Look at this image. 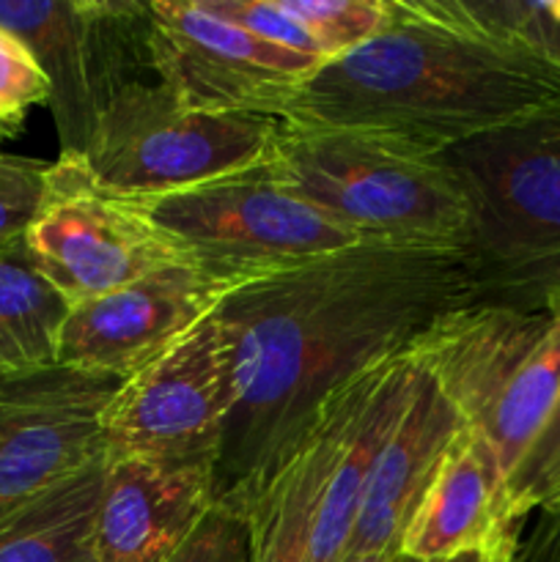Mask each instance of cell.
Masks as SVG:
<instances>
[{"mask_svg":"<svg viewBox=\"0 0 560 562\" xmlns=\"http://www.w3.org/2000/svg\"><path fill=\"white\" fill-rule=\"evenodd\" d=\"M269 170L362 239L467 250L470 201L443 154L280 121Z\"/></svg>","mask_w":560,"mask_h":562,"instance_id":"cell-3","label":"cell"},{"mask_svg":"<svg viewBox=\"0 0 560 562\" xmlns=\"http://www.w3.org/2000/svg\"><path fill=\"white\" fill-rule=\"evenodd\" d=\"M141 203L195 267L236 285L366 241L283 184L269 165Z\"/></svg>","mask_w":560,"mask_h":562,"instance_id":"cell-7","label":"cell"},{"mask_svg":"<svg viewBox=\"0 0 560 562\" xmlns=\"http://www.w3.org/2000/svg\"><path fill=\"white\" fill-rule=\"evenodd\" d=\"M152 69L187 108L280 119L324 60L278 47L206 9L203 0L148 3Z\"/></svg>","mask_w":560,"mask_h":562,"instance_id":"cell-11","label":"cell"},{"mask_svg":"<svg viewBox=\"0 0 560 562\" xmlns=\"http://www.w3.org/2000/svg\"><path fill=\"white\" fill-rule=\"evenodd\" d=\"M168 562H250L247 510L217 499Z\"/></svg>","mask_w":560,"mask_h":562,"instance_id":"cell-25","label":"cell"},{"mask_svg":"<svg viewBox=\"0 0 560 562\" xmlns=\"http://www.w3.org/2000/svg\"><path fill=\"white\" fill-rule=\"evenodd\" d=\"M324 60H338L377 38L390 25V0H280Z\"/></svg>","mask_w":560,"mask_h":562,"instance_id":"cell-21","label":"cell"},{"mask_svg":"<svg viewBox=\"0 0 560 562\" xmlns=\"http://www.w3.org/2000/svg\"><path fill=\"white\" fill-rule=\"evenodd\" d=\"M475 302L467 250L377 239L225 296L217 318L234 340L239 401L220 445L217 499L247 508L344 390Z\"/></svg>","mask_w":560,"mask_h":562,"instance_id":"cell-1","label":"cell"},{"mask_svg":"<svg viewBox=\"0 0 560 562\" xmlns=\"http://www.w3.org/2000/svg\"><path fill=\"white\" fill-rule=\"evenodd\" d=\"M234 280L195 263L159 269L97 300L71 305L58 338V366L99 382H126L212 316Z\"/></svg>","mask_w":560,"mask_h":562,"instance_id":"cell-13","label":"cell"},{"mask_svg":"<svg viewBox=\"0 0 560 562\" xmlns=\"http://www.w3.org/2000/svg\"><path fill=\"white\" fill-rule=\"evenodd\" d=\"M102 464L60 483L0 525V562H97L91 549Z\"/></svg>","mask_w":560,"mask_h":562,"instance_id":"cell-20","label":"cell"},{"mask_svg":"<svg viewBox=\"0 0 560 562\" xmlns=\"http://www.w3.org/2000/svg\"><path fill=\"white\" fill-rule=\"evenodd\" d=\"M0 27L27 44L47 77L60 151H86L110 99L154 77L148 3L0 0Z\"/></svg>","mask_w":560,"mask_h":562,"instance_id":"cell-10","label":"cell"},{"mask_svg":"<svg viewBox=\"0 0 560 562\" xmlns=\"http://www.w3.org/2000/svg\"><path fill=\"white\" fill-rule=\"evenodd\" d=\"M395 562H410V560H404L399 554V560ZM445 562H489V560H483V558H478V554H467V558H456V560H445Z\"/></svg>","mask_w":560,"mask_h":562,"instance_id":"cell-28","label":"cell"},{"mask_svg":"<svg viewBox=\"0 0 560 562\" xmlns=\"http://www.w3.org/2000/svg\"><path fill=\"white\" fill-rule=\"evenodd\" d=\"M505 477L492 445L461 428L401 536V558L445 562L478 554L489 562H514L525 525L511 516Z\"/></svg>","mask_w":560,"mask_h":562,"instance_id":"cell-15","label":"cell"},{"mask_svg":"<svg viewBox=\"0 0 560 562\" xmlns=\"http://www.w3.org/2000/svg\"><path fill=\"white\" fill-rule=\"evenodd\" d=\"M49 162L0 154V250L25 245L47 184Z\"/></svg>","mask_w":560,"mask_h":562,"instance_id":"cell-23","label":"cell"},{"mask_svg":"<svg viewBox=\"0 0 560 562\" xmlns=\"http://www.w3.org/2000/svg\"><path fill=\"white\" fill-rule=\"evenodd\" d=\"M278 130V119L187 108L146 77L110 99L82 157L108 190L154 201L267 165Z\"/></svg>","mask_w":560,"mask_h":562,"instance_id":"cell-6","label":"cell"},{"mask_svg":"<svg viewBox=\"0 0 560 562\" xmlns=\"http://www.w3.org/2000/svg\"><path fill=\"white\" fill-rule=\"evenodd\" d=\"M239 401L234 340L217 318H203L159 360L110 395L102 412L104 461H212Z\"/></svg>","mask_w":560,"mask_h":562,"instance_id":"cell-9","label":"cell"},{"mask_svg":"<svg viewBox=\"0 0 560 562\" xmlns=\"http://www.w3.org/2000/svg\"><path fill=\"white\" fill-rule=\"evenodd\" d=\"M217 503L212 461H104L93 514L97 562H168Z\"/></svg>","mask_w":560,"mask_h":562,"instance_id":"cell-14","label":"cell"},{"mask_svg":"<svg viewBox=\"0 0 560 562\" xmlns=\"http://www.w3.org/2000/svg\"><path fill=\"white\" fill-rule=\"evenodd\" d=\"M115 387L60 366L0 379V525L102 464V412Z\"/></svg>","mask_w":560,"mask_h":562,"instance_id":"cell-12","label":"cell"},{"mask_svg":"<svg viewBox=\"0 0 560 562\" xmlns=\"http://www.w3.org/2000/svg\"><path fill=\"white\" fill-rule=\"evenodd\" d=\"M390 25L324 64L278 121L351 130L423 154L560 119V58L472 0H390Z\"/></svg>","mask_w":560,"mask_h":562,"instance_id":"cell-2","label":"cell"},{"mask_svg":"<svg viewBox=\"0 0 560 562\" xmlns=\"http://www.w3.org/2000/svg\"><path fill=\"white\" fill-rule=\"evenodd\" d=\"M395 560H399V554L382 552V554H362V558H349L344 562H395Z\"/></svg>","mask_w":560,"mask_h":562,"instance_id":"cell-27","label":"cell"},{"mask_svg":"<svg viewBox=\"0 0 560 562\" xmlns=\"http://www.w3.org/2000/svg\"><path fill=\"white\" fill-rule=\"evenodd\" d=\"M552 9H555V14H558V20H560V0H552Z\"/></svg>","mask_w":560,"mask_h":562,"instance_id":"cell-30","label":"cell"},{"mask_svg":"<svg viewBox=\"0 0 560 562\" xmlns=\"http://www.w3.org/2000/svg\"><path fill=\"white\" fill-rule=\"evenodd\" d=\"M360 382L357 379L327 406L300 453L245 508L250 519V562H305L318 494Z\"/></svg>","mask_w":560,"mask_h":562,"instance_id":"cell-18","label":"cell"},{"mask_svg":"<svg viewBox=\"0 0 560 562\" xmlns=\"http://www.w3.org/2000/svg\"><path fill=\"white\" fill-rule=\"evenodd\" d=\"M25 250L69 307L159 269L192 263L187 247L141 201L108 190L75 151L49 162Z\"/></svg>","mask_w":560,"mask_h":562,"instance_id":"cell-8","label":"cell"},{"mask_svg":"<svg viewBox=\"0 0 560 562\" xmlns=\"http://www.w3.org/2000/svg\"><path fill=\"white\" fill-rule=\"evenodd\" d=\"M410 357L508 475L560 395V307L475 302L434 322Z\"/></svg>","mask_w":560,"mask_h":562,"instance_id":"cell-5","label":"cell"},{"mask_svg":"<svg viewBox=\"0 0 560 562\" xmlns=\"http://www.w3.org/2000/svg\"><path fill=\"white\" fill-rule=\"evenodd\" d=\"M415 382L417 366L410 351L362 376L318 494L305 562H344L373 461L404 415Z\"/></svg>","mask_w":560,"mask_h":562,"instance_id":"cell-17","label":"cell"},{"mask_svg":"<svg viewBox=\"0 0 560 562\" xmlns=\"http://www.w3.org/2000/svg\"><path fill=\"white\" fill-rule=\"evenodd\" d=\"M11 135H14V132H11L9 126H3V124H0V143H3L5 137H11Z\"/></svg>","mask_w":560,"mask_h":562,"instance_id":"cell-29","label":"cell"},{"mask_svg":"<svg viewBox=\"0 0 560 562\" xmlns=\"http://www.w3.org/2000/svg\"><path fill=\"white\" fill-rule=\"evenodd\" d=\"M443 159L470 201L478 302L560 307V119L475 137Z\"/></svg>","mask_w":560,"mask_h":562,"instance_id":"cell-4","label":"cell"},{"mask_svg":"<svg viewBox=\"0 0 560 562\" xmlns=\"http://www.w3.org/2000/svg\"><path fill=\"white\" fill-rule=\"evenodd\" d=\"M209 11L220 14L223 20L236 22L245 31L256 33V36L267 38V42L278 44V47L294 49V53L311 55V58L324 60L318 55L316 44L305 33V27L285 14L280 0H203ZM327 64V60H324Z\"/></svg>","mask_w":560,"mask_h":562,"instance_id":"cell-26","label":"cell"},{"mask_svg":"<svg viewBox=\"0 0 560 562\" xmlns=\"http://www.w3.org/2000/svg\"><path fill=\"white\" fill-rule=\"evenodd\" d=\"M36 104H49V82L20 36L0 27V124L20 130Z\"/></svg>","mask_w":560,"mask_h":562,"instance_id":"cell-24","label":"cell"},{"mask_svg":"<svg viewBox=\"0 0 560 562\" xmlns=\"http://www.w3.org/2000/svg\"><path fill=\"white\" fill-rule=\"evenodd\" d=\"M464 428L437 384L417 368V382L404 415L395 423L366 481L346 558L399 554L401 536L437 472L439 459Z\"/></svg>","mask_w":560,"mask_h":562,"instance_id":"cell-16","label":"cell"},{"mask_svg":"<svg viewBox=\"0 0 560 562\" xmlns=\"http://www.w3.org/2000/svg\"><path fill=\"white\" fill-rule=\"evenodd\" d=\"M69 302L33 267L25 245L0 250V379L58 366Z\"/></svg>","mask_w":560,"mask_h":562,"instance_id":"cell-19","label":"cell"},{"mask_svg":"<svg viewBox=\"0 0 560 562\" xmlns=\"http://www.w3.org/2000/svg\"><path fill=\"white\" fill-rule=\"evenodd\" d=\"M505 497L511 516L522 525L533 514H560V395L505 477Z\"/></svg>","mask_w":560,"mask_h":562,"instance_id":"cell-22","label":"cell"}]
</instances>
